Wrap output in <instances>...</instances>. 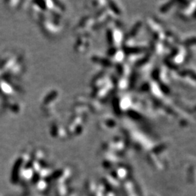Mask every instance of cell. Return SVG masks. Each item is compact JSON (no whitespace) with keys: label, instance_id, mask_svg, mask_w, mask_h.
Wrapping results in <instances>:
<instances>
[{"label":"cell","instance_id":"cell-1","mask_svg":"<svg viewBox=\"0 0 196 196\" xmlns=\"http://www.w3.org/2000/svg\"><path fill=\"white\" fill-rule=\"evenodd\" d=\"M0 90L2 95L9 97L14 95L17 92V90L14 89L11 84L7 83L6 81H2L0 82Z\"/></svg>","mask_w":196,"mask_h":196}]
</instances>
